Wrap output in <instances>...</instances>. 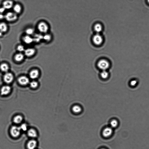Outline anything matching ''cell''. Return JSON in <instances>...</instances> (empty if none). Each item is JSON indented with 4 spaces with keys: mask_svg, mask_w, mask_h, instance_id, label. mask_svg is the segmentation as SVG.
I'll return each instance as SVG.
<instances>
[{
    "mask_svg": "<svg viewBox=\"0 0 149 149\" xmlns=\"http://www.w3.org/2000/svg\"><path fill=\"white\" fill-rule=\"evenodd\" d=\"M38 29L40 33L44 34L47 33L49 30V26L46 22H40L38 25Z\"/></svg>",
    "mask_w": 149,
    "mask_h": 149,
    "instance_id": "obj_1",
    "label": "cell"
},
{
    "mask_svg": "<svg viewBox=\"0 0 149 149\" xmlns=\"http://www.w3.org/2000/svg\"><path fill=\"white\" fill-rule=\"evenodd\" d=\"M5 18L9 22H14L18 18V16L14 12H9L5 15Z\"/></svg>",
    "mask_w": 149,
    "mask_h": 149,
    "instance_id": "obj_2",
    "label": "cell"
},
{
    "mask_svg": "<svg viewBox=\"0 0 149 149\" xmlns=\"http://www.w3.org/2000/svg\"><path fill=\"white\" fill-rule=\"evenodd\" d=\"M98 66L102 70H106L109 68L110 64L107 60L103 59L100 60L98 62Z\"/></svg>",
    "mask_w": 149,
    "mask_h": 149,
    "instance_id": "obj_3",
    "label": "cell"
},
{
    "mask_svg": "<svg viewBox=\"0 0 149 149\" xmlns=\"http://www.w3.org/2000/svg\"><path fill=\"white\" fill-rule=\"evenodd\" d=\"M21 129L20 127L13 126L11 129L10 133L11 136L14 138H17L21 132Z\"/></svg>",
    "mask_w": 149,
    "mask_h": 149,
    "instance_id": "obj_4",
    "label": "cell"
},
{
    "mask_svg": "<svg viewBox=\"0 0 149 149\" xmlns=\"http://www.w3.org/2000/svg\"><path fill=\"white\" fill-rule=\"evenodd\" d=\"M93 41L96 45H100L102 43L103 39L102 36L99 33H97L94 36Z\"/></svg>",
    "mask_w": 149,
    "mask_h": 149,
    "instance_id": "obj_5",
    "label": "cell"
},
{
    "mask_svg": "<svg viewBox=\"0 0 149 149\" xmlns=\"http://www.w3.org/2000/svg\"><path fill=\"white\" fill-rule=\"evenodd\" d=\"M13 3L11 0H6L3 3V7L6 9L9 10L13 8Z\"/></svg>",
    "mask_w": 149,
    "mask_h": 149,
    "instance_id": "obj_6",
    "label": "cell"
},
{
    "mask_svg": "<svg viewBox=\"0 0 149 149\" xmlns=\"http://www.w3.org/2000/svg\"><path fill=\"white\" fill-rule=\"evenodd\" d=\"M13 75L9 72H7L4 76V80L7 83H11L13 81Z\"/></svg>",
    "mask_w": 149,
    "mask_h": 149,
    "instance_id": "obj_7",
    "label": "cell"
},
{
    "mask_svg": "<svg viewBox=\"0 0 149 149\" xmlns=\"http://www.w3.org/2000/svg\"><path fill=\"white\" fill-rule=\"evenodd\" d=\"M24 52L25 56L28 57H30L35 54L36 51L34 48H29L25 49Z\"/></svg>",
    "mask_w": 149,
    "mask_h": 149,
    "instance_id": "obj_8",
    "label": "cell"
},
{
    "mask_svg": "<svg viewBox=\"0 0 149 149\" xmlns=\"http://www.w3.org/2000/svg\"><path fill=\"white\" fill-rule=\"evenodd\" d=\"M11 88L9 86L6 85L2 87L1 90V94L2 95H6L10 93Z\"/></svg>",
    "mask_w": 149,
    "mask_h": 149,
    "instance_id": "obj_9",
    "label": "cell"
},
{
    "mask_svg": "<svg viewBox=\"0 0 149 149\" xmlns=\"http://www.w3.org/2000/svg\"><path fill=\"white\" fill-rule=\"evenodd\" d=\"M19 83L21 85H25L29 83V80L28 77L25 76H21L18 79Z\"/></svg>",
    "mask_w": 149,
    "mask_h": 149,
    "instance_id": "obj_10",
    "label": "cell"
},
{
    "mask_svg": "<svg viewBox=\"0 0 149 149\" xmlns=\"http://www.w3.org/2000/svg\"><path fill=\"white\" fill-rule=\"evenodd\" d=\"M112 129L110 127H107L103 130V135L105 137H108L110 136L112 133Z\"/></svg>",
    "mask_w": 149,
    "mask_h": 149,
    "instance_id": "obj_11",
    "label": "cell"
},
{
    "mask_svg": "<svg viewBox=\"0 0 149 149\" xmlns=\"http://www.w3.org/2000/svg\"><path fill=\"white\" fill-rule=\"evenodd\" d=\"M22 40L23 42L26 44H31L33 42V38L32 36L27 35L23 38Z\"/></svg>",
    "mask_w": 149,
    "mask_h": 149,
    "instance_id": "obj_12",
    "label": "cell"
},
{
    "mask_svg": "<svg viewBox=\"0 0 149 149\" xmlns=\"http://www.w3.org/2000/svg\"><path fill=\"white\" fill-rule=\"evenodd\" d=\"M37 145L36 141L33 140L29 141L27 145L28 149H35Z\"/></svg>",
    "mask_w": 149,
    "mask_h": 149,
    "instance_id": "obj_13",
    "label": "cell"
},
{
    "mask_svg": "<svg viewBox=\"0 0 149 149\" xmlns=\"http://www.w3.org/2000/svg\"><path fill=\"white\" fill-rule=\"evenodd\" d=\"M13 9V12L17 14L21 13L22 10V6L19 4L14 5Z\"/></svg>",
    "mask_w": 149,
    "mask_h": 149,
    "instance_id": "obj_14",
    "label": "cell"
},
{
    "mask_svg": "<svg viewBox=\"0 0 149 149\" xmlns=\"http://www.w3.org/2000/svg\"><path fill=\"white\" fill-rule=\"evenodd\" d=\"M8 29V25L6 23L4 22L0 23V32L2 33H6Z\"/></svg>",
    "mask_w": 149,
    "mask_h": 149,
    "instance_id": "obj_15",
    "label": "cell"
},
{
    "mask_svg": "<svg viewBox=\"0 0 149 149\" xmlns=\"http://www.w3.org/2000/svg\"><path fill=\"white\" fill-rule=\"evenodd\" d=\"M43 36L41 34L37 33L34 34V36L33 38V42L39 43L43 40Z\"/></svg>",
    "mask_w": 149,
    "mask_h": 149,
    "instance_id": "obj_16",
    "label": "cell"
},
{
    "mask_svg": "<svg viewBox=\"0 0 149 149\" xmlns=\"http://www.w3.org/2000/svg\"><path fill=\"white\" fill-rule=\"evenodd\" d=\"M39 72L37 70H34L32 71L29 74V76L31 78L35 79L38 77Z\"/></svg>",
    "mask_w": 149,
    "mask_h": 149,
    "instance_id": "obj_17",
    "label": "cell"
},
{
    "mask_svg": "<svg viewBox=\"0 0 149 149\" xmlns=\"http://www.w3.org/2000/svg\"><path fill=\"white\" fill-rule=\"evenodd\" d=\"M24 57V55L21 53H20L16 55L15 56L14 59L16 61L20 62L23 60Z\"/></svg>",
    "mask_w": 149,
    "mask_h": 149,
    "instance_id": "obj_18",
    "label": "cell"
},
{
    "mask_svg": "<svg viewBox=\"0 0 149 149\" xmlns=\"http://www.w3.org/2000/svg\"><path fill=\"white\" fill-rule=\"evenodd\" d=\"M28 134L29 137L32 138H35L37 136V132L33 129H31L28 131Z\"/></svg>",
    "mask_w": 149,
    "mask_h": 149,
    "instance_id": "obj_19",
    "label": "cell"
},
{
    "mask_svg": "<svg viewBox=\"0 0 149 149\" xmlns=\"http://www.w3.org/2000/svg\"><path fill=\"white\" fill-rule=\"evenodd\" d=\"M22 117L20 115H17L13 119V122L16 124H19L22 121Z\"/></svg>",
    "mask_w": 149,
    "mask_h": 149,
    "instance_id": "obj_20",
    "label": "cell"
},
{
    "mask_svg": "<svg viewBox=\"0 0 149 149\" xmlns=\"http://www.w3.org/2000/svg\"><path fill=\"white\" fill-rule=\"evenodd\" d=\"M25 33L27 35L31 36L35 34V30L33 28H28L25 30Z\"/></svg>",
    "mask_w": 149,
    "mask_h": 149,
    "instance_id": "obj_21",
    "label": "cell"
},
{
    "mask_svg": "<svg viewBox=\"0 0 149 149\" xmlns=\"http://www.w3.org/2000/svg\"><path fill=\"white\" fill-rule=\"evenodd\" d=\"M52 37L50 34L47 33L44 34L43 36V40L47 42H49L51 39Z\"/></svg>",
    "mask_w": 149,
    "mask_h": 149,
    "instance_id": "obj_22",
    "label": "cell"
},
{
    "mask_svg": "<svg viewBox=\"0 0 149 149\" xmlns=\"http://www.w3.org/2000/svg\"><path fill=\"white\" fill-rule=\"evenodd\" d=\"M0 68L1 70L4 72H7L9 70V67L7 64L4 63L1 64Z\"/></svg>",
    "mask_w": 149,
    "mask_h": 149,
    "instance_id": "obj_23",
    "label": "cell"
},
{
    "mask_svg": "<svg viewBox=\"0 0 149 149\" xmlns=\"http://www.w3.org/2000/svg\"><path fill=\"white\" fill-rule=\"evenodd\" d=\"M94 29L95 32L98 33H100L102 29V27L100 24H97L95 25Z\"/></svg>",
    "mask_w": 149,
    "mask_h": 149,
    "instance_id": "obj_24",
    "label": "cell"
},
{
    "mask_svg": "<svg viewBox=\"0 0 149 149\" xmlns=\"http://www.w3.org/2000/svg\"><path fill=\"white\" fill-rule=\"evenodd\" d=\"M82 110L81 107L78 105H75L72 107V110L76 113H78L81 112Z\"/></svg>",
    "mask_w": 149,
    "mask_h": 149,
    "instance_id": "obj_25",
    "label": "cell"
},
{
    "mask_svg": "<svg viewBox=\"0 0 149 149\" xmlns=\"http://www.w3.org/2000/svg\"><path fill=\"white\" fill-rule=\"evenodd\" d=\"M100 75H101V77L105 79L108 77L109 74L108 72L106 70H103Z\"/></svg>",
    "mask_w": 149,
    "mask_h": 149,
    "instance_id": "obj_26",
    "label": "cell"
},
{
    "mask_svg": "<svg viewBox=\"0 0 149 149\" xmlns=\"http://www.w3.org/2000/svg\"><path fill=\"white\" fill-rule=\"evenodd\" d=\"M17 50L20 53H22L24 52L25 50V47L22 45H18L17 47Z\"/></svg>",
    "mask_w": 149,
    "mask_h": 149,
    "instance_id": "obj_27",
    "label": "cell"
},
{
    "mask_svg": "<svg viewBox=\"0 0 149 149\" xmlns=\"http://www.w3.org/2000/svg\"><path fill=\"white\" fill-rule=\"evenodd\" d=\"M118 124V123L117 121L116 120H112L110 123L111 127L113 128H115L117 127Z\"/></svg>",
    "mask_w": 149,
    "mask_h": 149,
    "instance_id": "obj_28",
    "label": "cell"
},
{
    "mask_svg": "<svg viewBox=\"0 0 149 149\" xmlns=\"http://www.w3.org/2000/svg\"><path fill=\"white\" fill-rule=\"evenodd\" d=\"M138 83V81L136 80H132L130 82V85L131 87L136 86Z\"/></svg>",
    "mask_w": 149,
    "mask_h": 149,
    "instance_id": "obj_29",
    "label": "cell"
},
{
    "mask_svg": "<svg viewBox=\"0 0 149 149\" xmlns=\"http://www.w3.org/2000/svg\"><path fill=\"white\" fill-rule=\"evenodd\" d=\"M38 85V83L37 82L33 81L30 83V86L32 88H37Z\"/></svg>",
    "mask_w": 149,
    "mask_h": 149,
    "instance_id": "obj_30",
    "label": "cell"
},
{
    "mask_svg": "<svg viewBox=\"0 0 149 149\" xmlns=\"http://www.w3.org/2000/svg\"><path fill=\"white\" fill-rule=\"evenodd\" d=\"M20 129H21V130H22L23 131H26L27 130V127L26 124H23L20 127Z\"/></svg>",
    "mask_w": 149,
    "mask_h": 149,
    "instance_id": "obj_31",
    "label": "cell"
},
{
    "mask_svg": "<svg viewBox=\"0 0 149 149\" xmlns=\"http://www.w3.org/2000/svg\"><path fill=\"white\" fill-rule=\"evenodd\" d=\"M6 9L3 7H2L0 8V13H2L4 12Z\"/></svg>",
    "mask_w": 149,
    "mask_h": 149,
    "instance_id": "obj_32",
    "label": "cell"
},
{
    "mask_svg": "<svg viewBox=\"0 0 149 149\" xmlns=\"http://www.w3.org/2000/svg\"><path fill=\"white\" fill-rule=\"evenodd\" d=\"M4 18H5V15H3L2 13H0V19L2 20Z\"/></svg>",
    "mask_w": 149,
    "mask_h": 149,
    "instance_id": "obj_33",
    "label": "cell"
},
{
    "mask_svg": "<svg viewBox=\"0 0 149 149\" xmlns=\"http://www.w3.org/2000/svg\"><path fill=\"white\" fill-rule=\"evenodd\" d=\"M147 2L149 4V0H147Z\"/></svg>",
    "mask_w": 149,
    "mask_h": 149,
    "instance_id": "obj_34",
    "label": "cell"
},
{
    "mask_svg": "<svg viewBox=\"0 0 149 149\" xmlns=\"http://www.w3.org/2000/svg\"></svg>",
    "mask_w": 149,
    "mask_h": 149,
    "instance_id": "obj_35",
    "label": "cell"
}]
</instances>
